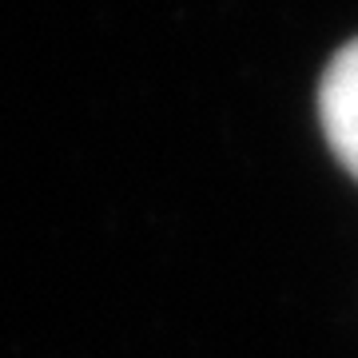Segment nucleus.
Wrapping results in <instances>:
<instances>
[{
  "label": "nucleus",
  "instance_id": "obj_1",
  "mask_svg": "<svg viewBox=\"0 0 358 358\" xmlns=\"http://www.w3.org/2000/svg\"><path fill=\"white\" fill-rule=\"evenodd\" d=\"M319 115L331 152L358 179V40L331 60L319 88Z\"/></svg>",
  "mask_w": 358,
  "mask_h": 358
}]
</instances>
